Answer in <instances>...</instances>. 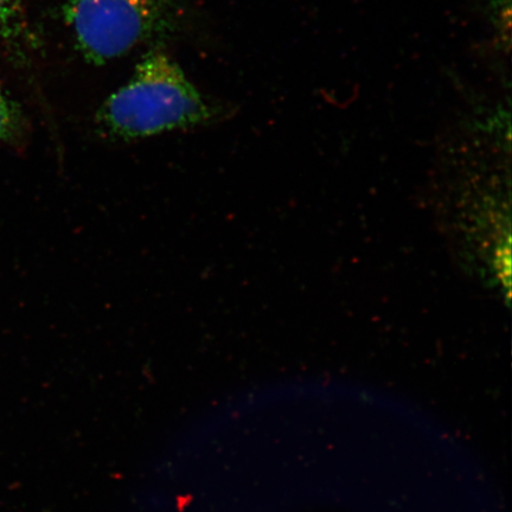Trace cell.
<instances>
[{
  "instance_id": "obj_2",
  "label": "cell",
  "mask_w": 512,
  "mask_h": 512,
  "mask_svg": "<svg viewBox=\"0 0 512 512\" xmlns=\"http://www.w3.org/2000/svg\"><path fill=\"white\" fill-rule=\"evenodd\" d=\"M165 0H67L76 46L96 64L118 59L162 27Z\"/></svg>"
},
{
  "instance_id": "obj_3",
  "label": "cell",
  "mask_w": 512,
  "mask_h": 512,
  "mask_svg": "<svg viewBox=\"0 0 512 512\" xmlns=\"http://www.w3.org/2000/svg\"><path fill=\"white\" fill-rule=\"evenodd\" d=\"M21 131L19 114L6 96L0 92V142L14 139Z\"/></svg>"
},
{
  "instance_id": "obj_1",
  "label": "cell",
  "mask_w": 512,
  "mask_h": 512,
  "mask_svg": "<svg viewBox=\"0 0 512 512\" xmlns=\"http://www.w3.org/2000/svg\"><path fill=\"white\" fill-rule=\"evenodd\" d=\"M213 115L182 68L162 51H153L108 96L96 113V126L105 138L133 142L208 124Z\"/></svg>"
},
{
  "instance_id": "obj_4",
  "label": "cell",
  "mask_w": 512,
  "mask_h": 512,
  "mask_svg": "<svg viewBox=\"0 0 512 512\" xmlns=\"http://www.w3.org/2000/svg\"><path fill=\"white\" fill-rule=\"evenodd\" d=\"M22 0H0V29L8 27L15 17Z\"/></svg>"
}]
</instances>
